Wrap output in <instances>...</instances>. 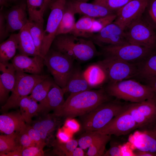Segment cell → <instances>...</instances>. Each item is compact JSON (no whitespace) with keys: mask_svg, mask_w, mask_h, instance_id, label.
I'll use <instances>...</instances> for the list:
<instances>
[{"mask_svg":"<svg viewBox=\"0 0 156 156\" xmlns=\"http://www.w3.org/2000/svg\"><path fill=\"white\" fill-rule=\"evenodd\" d=\"M111 96L103 88L70 94L64 104L54 111L53 114L67 119L80 116L111 101Z\"/></svg>","mask_w":156,"mask_h":156,"instance_id":"1","label":"cell"},{"mask_svg":"<svg viewBox=\"0 0 156 156\" xmlns=\"http://www.w3.org/2000/svg\"><path fill=\"white\" fill-rule=\"evenodd\" d=\"M52 46L53 49L81 62L88 61L98 54L91 39L77 37L70 33L56 36Z\"/></svg>","mask_w":156,"mask_h":156,"instance_id":"2","label":"cell"},{"mask_svg":"<svg viewBox=\"0 0 156 156\" xmlns=\"http://www.w3.org/2000/svg\"><path fill=\"white\" fill-rule=\"evenodd\" d=\"M110 96L133 103H139L155 97L149 86L128 79L109 82L105 89Z\"/></svg>","mask_w":156,"mask_h":156,"instance_id":"3","label":"cell"},{"mask_svg":"<svg viewBox=\"0 0 156 156\" xmlns=\"http://www.w3.org/2000/svg\"><path fill=\"white\" fill-rule=\"evenodd\" d=\"M127 104L118 100L102 103L89 112L80 116L83 129L85 132L100 129L124 111Z\"/></svg>","mask_w":156,"mask_h":156,"instance_id":"4","label":"cell"},{"mask_svg":"<svg viewBox=\"0 0 156 156\" xmlns=\"http://www.w3.org/2000/svg\"><path fill=\"white\" fill-rule=\"evenodd\" d=\"M44 63L55 82L63 89L66 86L73 69L74 60L53 48L44 57Z\"/></svg>","mask_w":156,"mask_h":156,"instance_id":"5","label":"cell"},{"mask_svg":"<svg viewBox=\"0 0 156 156\" xmlns=\"http://www.w3.org/2000/svg\"><path fill=\"white\" fill-rule=\"evenodd\" d=\"M16 75L14 90L5 103L2 106L1 111L2 112L19 107L21 100L31 94L35 86L49 77L47 75L29 74L18 71H16Z\"/></svg>","mask_w":156,"mask_h":156,"instance_id":"6","label":"cell"},{"mask_svg":"<svg viewBox=\"0 0 156 156\" xmlns=\"http://www.w3.org/2000/svg\"><path fill=\"white\" fill-rule=\"evenodd\" d=\"M155 28L142 16L125 30L128 42L153 50L156 49V33Z\"/></svg>","mask_w":156,"mask_h":156,"instance_id":"7","label":"cell"},{"mask_svg":"<svg viewBox=\"0 0 156 156\" xmlns=\"http://www.w3.org/2000/svg\"><path fill=\"white\" fill-rule=\"evenodd\" d=\"M106 57L114 58L135 64L140 63L155 50L130 43L102 47Z\"/></svg>","mask_w":156,"mask_h":156,"instance_id":"8","label":"cell"},{"mask_svg":"<svg viewBox=\"0 0 156 156\" xmlns=\"http://www.w3.org/2000/svg\"><path fill=\"white\" fill-rule=\"evenodd\" d=\"M67 0H53L49 7L51 10L46 28L44 31L40 54L44 57L48 52L56 37L63 16Z\"/></svg>","mask_w":156,"mask_h":156,"instance_id":"9","label":"cell"},{"mask_svg":"<svg viewBox=\"0 0 156 156\" xmlns=\"http://www.w3.org/2000/svg\"><path fill=\"white\" fill-rule=\"evenodd\" d=\"M105 70L109 82H115L136 77L138 69L136 64L111 57L99 61Z\"/></svg>","mask_w":156,"mask_h":156,"instance_id":"10","label":"cell"},{"mask_svg":"<svg viewBox=\"0 0 156 156\" xmlns=\"http://www.w3.org/2000/svg\"><path fill=\"white\" fill-rule=\"evenodd\" d=\"M149 0H132L116 12V17L113 23L125 30L132 23L142 15Z\"/></svg>","mask_w":156,"mask_h":156,"instance_id":"11","label":"cell"},{"mask_svg":"<svg viewBox=\"0 0 156 156\" xmlns=\"http://www.w3.org/2000/svg\"><path fill=\"white\" fill-rule=\"evenodd\" d=\"M137 128L138 125L127 111V107L105 126L95 131L103 135L119 136L127 134Z\"/></svg>","mask_w":156,"mask_h":156,"instance_id":"12","label":"cell"},{"mask_svg":"<svg viewBox=\"0 0 156 156\" xmlns=\"http://www.w3.org/2000/svg\"><path fill=\"white\" fill-rule=\"evenodd\" d=\"M90 39L94 44L102 47L105 45H118L129 43L126 39L124 30L114 23L94 34Z\"/></svg>","mask_w":156,"mask_h":156,"instance_id":"13","label":"cell"},{"mask_svg":"<svg viewBox=\"0 0 156 156\" xmlns=\"http://www.w3.org/2000/svg\"><path fill=\"white\" fill-rule=\"evenodd\" d=\"M12 63L16 71L36 75L42 74L45 65L44 57L40 55L31 57L19 54L12 59Z\"/></svg>","mask_w":156,"mask_h":156,"instance_id":"14","label":"cell"},{"mask_svg":"<svg viewBox=\"0 0 156 156\" xmlns=\"http://www.w3.org/2000/svg\"><path fill=\"white\" fill-rule=\"evenodd\" d=\"M27 5L22 3L12 7L4 14L8 34L20 30L27 23Z\"/></svg>","mask_w":156,"mask_h":156,"instance_id":"15","label":"cell"},{"mask_svg":"<svg viewBox=\"0 0 156 156\" xmlns=\"http://www.w3.org/2000/svg\"><path fill=\"white\" fill-rule=\"evenodd\" d=\"M64 94L62 88L54 82L46 97L39 102L37 114L47 113L60 107L65 101Z\"/></svg>","mask_w":156,"mask_h":156,"instance_id":"16","label":"cell"},{"mask_svg":"<svg viewBox=\"0 0 156 156\" xmlns=\"http://www.w3.org/2000/svg\"><path fill=\"white\" fill-rule=\"evenodd\" d=\"M132 142L138 150L151 152L156 156V127L135 133Z\"/></svg>","mask_w":156,"mask_h":156,"instance_id":"17","label":"cell"},{"mask_svg":"<svg viewBox=\"0 0 156 156\" xmlns=\"http://www.w3.org/2000/svg\"><path fill=\"white\" fill-rule=\"evenodd\" d=\"M70 1L75 14L96 18L116 13L103 6L92 3H89L76 0H70Z\"/></svg>","mask_w":156,"mask_h":156,"instance_id":"18","label":"cell"},{"mask_svg":"<svg viewBox=\"0 0 156 156\" xmlns=\"http://www.w3.org/2000/svg\"><path fill=\"white\" fill-rule=\"evenodd\" d=\"M21 113L12 112L0 116V131L6 134L18 133L25 129L27 125Z\"/></svg>","mask_w":156,"mask_h":156,"instance_id":"19","label":"cell"},{"mask_svg":"<svg viewBox=\"0 0 156 156\" xmlns=\"http://www.w3.org/2000/svg\"><path fill=\"white\" fill-rule=\"evenodd\" d=\"M87 81L84 72L79 67L74 66L66 87L62 89L64 93L70 94L92 89Z\"/></svg>","mask_w":156,"mask_h":156,"instance_id":"20","label":"cell"},{"mask_svg":"<svg viewBox=\"0 0 156 156\" xmlns=\"http://www.w3.org/2000/svg\"><path fill=\"white\" fill-rule=\"evenodd\" d=\"M18 34V50L20 54L29 56H41L36 47L27 24L19 30Z\"/></svg>","mask_w":156,"mask_h":156,"instance_id":"21","label":"cell"},{"mask_svg":"<svg viewBox=\"0 0 156 156\" xmlns=\"http://www.w3.org/2000/svg\"><path fill=\"white\" fill-rule=\"evenodd\" d=\"M0 81L9 92H12L16 83V69L12 63L0 62Z\"/></svg>","mask_w":156,"mask_h":156,"instance_id":"22","label":"cell"},{"mask_svg":"<svg viewBox=\"0 0 156 156\" xmlns=\"http://www.w3.org/2000/svg\"><path fill=\"white\" fill-rule=\"evenodd\" d=\"M84 72L87 81L92 88L102 84L107 79L105 70L98 62L90 66Z\"/></svg>","mask_w":156,"mask_h":156,"instance_id":"23","label":"cell"},{"mask_svg":"<svg viewBox=\"0 0 156 156\" xmlns=\"http://www.w3.org/2000/svg\"><path fill=\"white\" fill-rule=\"evenodd\" d=\"M18 48V34H12L0 44V62L9 61L12 59Z\"/></svg>","mask_w":156,"mask_h":156,"instance_id":"24","label":"cell"},{"mask_svg":"<svg viewBox=\"0 0 156 156\" xmlns=\"http://www.w3.org/2000/svg\"><path fill=\"white\" fill-rule=\"evenodd\" d=\"M75 14L70 1H67L62 20L56 32V36L70 32L76 23Z\"/></svg>","mask_w":156,"mask_h":156,"instance_id":"25","label":"cell"},{"mask_svg":"<svg viewBox=\"0 0 156 156\" xmlns=\"http://www.w3.org/2000/svg\"><path fill=\"white\" fill-rule=\"evenodd\" d=\"M55 117L53 114L52 116L49 115L45 118L36 121L32 126L45 141L48 135L58 125L59 122Z\"/></svg>","mask_w":156,"mask_h":156,"instance_id":"26","label":"cell"},{"mask_svg":"<svg viewBox=\"0 0 156 156\" xmlns=\"http://www.w3.org/2000/svg\"><path fill=\"white\" fill-rule=\"evenodd\" d=\"M138 73L136 78L142 79L156 77V51H154L144 60L137 64Z\"/></svg>","mask_w":156,"mask_h":156,"instance_id":"27","label":"cell"},{"mask_svg":"<svg viewBox=\"0 0 156 156\" xmlns=\"http://www.w3.org/2000/svg\"><path fill=\"white\" fill-rule=\"evenodd\" d=\"M94 18L83 16L75 23L69 33L77 37L90 38L94 34L91 31Z\"/></svg>","mask_w":156,"mask_h":156,"instance_id":"28","label":"cell"},{"mask_svg":"<svg viewBox=\"0 0 156 156\" xmlns=\"http://www.w3.org/2000/svg\"><path fill=\"white\" fill-rule=\"evenodd\" d=\"M134 104L138 110L153 125L156 126V97Z\"/></svg>","mask_w":156,"mask_h":156,"instance_id":"29","label":"cell"},{"mask_svg":"<svg viewBox=\"0 0 156 156\" xmlns=\"http://www.w3.org/2000/svg\"><path fill=\"white\" fill-rule=\"evenodd\" d=\"M19 107L25 122L30 123L32 117L37 114L38 104L29 96H27L21 100Z\"/></svg>","mask_w":156,"mask_h":156,"instance_id":"30","label":"cell"},{"mask_svg":"<svg viewBox=\"0 0 156 156\" xmlns=\"http://www.w3.org/2000/svg\"><path fill=\"white\" fill-rule=\"evenodd\" d=\"M54 83L47 77L35 86L29 96L37 102H40L46 97Z\"/></svg>","mask_w":156,"mask_h":156,"instance_id":"31","label":"cell"},{"mask_svg":"<svg viewBox=\"0 0 156 156\" xmlns=\"http://www.w3.org/2000/svg\"><path fill=\"white\" fill-rule=\"evenodd\" d=\"M127 109L137 124L138 129L144 130L156 127L138 110L134 103L127 104Z\"/></svg>","mask_w":156,"mask_h":156,"instance_id":"32","label":"cell"},{"mask_svg":"<svg viewBox=\"0 0 156 156\" xmlns=\"http://www.w3.org/2000/svg\"><path fill=\"white\" fill-rule=\"evenodd\" d=\"M27 25L36 47L38 51L40 54L44 31L43 24L29 20Z\"/></svg>","mask_w":156,"mask_h":156,"instance_id":"33","label":"cell"},{"mask_svg":"<svg viewBox=\"0 0 156 156\" xmlns=\"http://www.w3.org/2000/svg\"><path fill=\"white\" fill-rule=\"evenodd\" d=\"M17 133L0 135V156L15 149L19 145L17 143Z\"/></svg>","mask_w":156,"mask_h":156,"instance_id":"34","label":"cell"},{"mask_svg":"<svg viewBox=\"0 0 156 156\" xmlns=\"http://www.w3.org/2000/svg\"><path fill=\"white\" fill-rule=\"evenodd\" d=\"M54 152L60 156H71L72 151L78 145V140L71 139L66 142H61L57 140L54 143Z\"/></svg>","mask_w":156,"mask_h":156,"instance_id":"35","label":"cell"},{"mask_svg":"<svg viewBox=\"0 0 156 156\" xmlns=\"http://www.w3.org/2000/svg\"><path fill=\"white\" fill-rule=\"evenodd\" d=\"M111 135H104L103 136L91 145L85 156H104L106 145L110 140Z\"/></svg>","mask_w":156,"mask_h":156,"instance_id":"36","label":"cell"},{"mask_svg":"<svg viewBox=\"0 0 156 156\" xmlns=\"http://www.w3.org/2000/svg\"><path fill=\"white\" fill-rule=\"evenodd\" d=\"M104 135L96 131L85 132L78 140V145L83 150L85 149L102 138Z\"/></svg>","mask_w":156,"mask_h":156,"instance_id":"37","label":"cell"},{"mask_svg":"<svg viewBox=\"0 0 156 156\" xmlns=\"http://www.w3.org/2000/svg\"><path fill=\"white\" fill-rule=\"evenodd\" d=\"M116 17V13L103 17L94 18L92 28V32L93 34L99 32L107 25L114 22Z\"/></svg>","mask_w":156,"mask_h":156,"instance_id":"38","label":"cell"},{"mask_svg":"<svg viewBox=\"0 0 156 156\" xmlns=\"http://www.w3.org/2000/svg\"><path fill=\"white\" fill-rule=\"evenodd\" d=\"M132 0H94L92 3L103 6L109 10L116 12Z\"/></svg>","mask_w":156,"mask_h":156,"instance_id":"39","label":"cell"},{"mask_svg":"<svg viewBox=\"0 0 156 156\" xmlns=\"http://www.w3.org/2000/svg\"><path fill=\"white\" fill-rule=\"evenodd\" d=\"M25 130L36 146L43 149L46 145L45 141L41 138L35 129L32 126L27 125Z\"/></svg>","mask_w":156,"mask_h":156,"instance_id":"40","label":"cell"},{"mask_svg":"<svg viewBox=\"0 0 156 156\" xmlns=\"http://www.w3.org/2000/svg\"><path fill=\"white\" fill-rule=\"evenodd\" d=\"M25 128L17 133V140L19 145L23 147L36 146L26 132Z\"/></svg>","mask_w":156,"mask_h":156,"instance_id":"41","label":"cell"},{"mask_svg":"<svg viewBox=\"0 0 156 156\" xmlns=\"http://www.w3.org/2000/svg\"><path fill=\"white\" fill-rule=\"evenodd\" d=\"M21 156H43V150L36 146L27 147H22L21 150Z\"/></svg>","mask_w":156,"mask_h":156,"instance_id":"42","label":"cell"},{"mask_svg":"<svg viewBox=\"0 0 156 156\" xmlns=\"http://www.w3.org/2000/svg\"><path fill=\"white\" fill-rule=\"evenodd\" d=\"M153 26L156 28V0H149L147 8Z\"/></svg>","mask_w":156,"mask_h":156,"instance_id":"43","label":"cell"},{"mask_svg":"<svg viewBox=\"0 0 156 156\" xmlns=\"http://www.w3.org/2000/svg\"><path fill=\"white\" fill-rule=\"evenodd\" d=\"M64 126L65 128L72 133L78 131L80 128L79 123L73 118H67L65 122Z\"/></svg>","mask_w":156,"mask_h":156,"instance_id":"44","label":"cell"},{"mask_svg":"<svg viewBox=\"0 0 156 156\" xmlns=\"http://www.w3.org/2000/svg\"><path fill=\"white\" fill-rule=\"evenodd\" d=\"M121 147L118 143H112L109 149L105 152L104 156H122Z\"/></svg>","mask_w":156,"mask_h":156,"instance_id":"45","label":"cell"},{"mask_svg":"<svg viewBox=\"0 0 156 156\" xmlns=\"http://www.w3.org/2000/svg\"><path fill=\"white\" fill-rule=\"evenodd\" d=\"M8 35L4 14L2 12L0 14V40L1 41Z\"/></svg>","mask_w":156,"mask_h":156,"instance_id":"46","label":"cell"},{"mask_svg":"<svg viewBox=\"0 0 156 156\" xmlns=\"http://www.w3.org/2000/svg\"><path fill=\"white\" fill-rule=\"evenodd\" d=\"M57 137L58 140L61 142H66L71 139V134L64 129H59Z\"/></svg>","mask_w":156,"mask_h":156,"instance_id":"47","label":"cell"},{"mask_svg":"<svg viewBox=\"0 0 156 156\" xmlns=\"http://www.w3.org/2000/svg\"><path fill=\"white\" fill-rule=\"evenodd\" d=\"M141 80L143 81L145 83V84L151 88L156 97V77H148Z\"/></svg>","mask_w":156,"mask_h":156,"instance_id":"48","label":"cell"},{"mask_svg":"<svg viewBox=\"0 0 156 156\" xmlns=\"http://www.w3.org/2000/svg\"><path fill=\"white\" fill-rule=\"evenodd\" d=\"M9 92L4 87L0 81V103L4 102L8 100V96Z\"/></svg>","mask_w":156,"mask_h":156,"instance_id":"49","label":"cell"},{"mask_svg":"<svg viewBox=\"0 0 156 156\" xmlns=\"http://www.w3.org/2000/svg\"><path fill=\"white\" fill-rule=\"evenodd\" d=\"M134 155L136 156H153L155 155L151 152L140 151L137 150L133 154Z\"/></svg>","mask_w":156,"mask_h":156,"instance_id":"50","label":"cell"},{"mask_svg":"<svg viewBox=\"0 0 156 156\" xmlns=\"http://www.w3.org/2000/svg\"><path fill=\"white\" fill-rule=\"evenodd\" d=\"M85 156L83 149L77 147L74 150L72 153L71 156Z\"/></svg>","mask_w":156,"mask_h":156,"instance_id":"51","label":"cell"},{"mask_svg":"<svg viewBox=\"0 0 156 156\" xmlns=\"http://www.w3.org/2000/svg\"><path fill=\"white\" fill-rule=\"evenodd\" d=\"M51 1L52 0H43V8L44 12L49 6V4Z\"/></svg>","mask_w":156,"mask_h":156,"instance_id":"52","label":"cell"},{"mask_svg":"<svg viewBox=\"0 0 156 156\" xmlns=\"http://www.w3.org/2000/svg\"><path fill=\"white\" fill-rule=\"evenodd\" d=\"M8 2V0H0V6H2L7 5Z\"/></svg>","mask_w":156,"mask_h":156,"instance_id":"53","label":"cell"},{"mask_svg":"<svg viewBox=\"0 0 156 156\" xmlns=\"http://www.w3.org/2000/svg\"><path fill=\"white\" fill-rule=\"evenodd\" d=\"M77 1L81 2H88L90 0H76Z\"/></svg>","mask_w":156,"mask_h":156,"instance_id":"54","label":"cell"},{"mask_svg":"<svg viewBox=\"0 0 156 156\" xmlns=\"http://www.w3.org/2000/svg\"><path fill=\"white\" fill-rule=\"evenodd\" d=\"M16 0H8V1H16Z\"/></svg>","mask_w":156,"mask_h":156,"instance_id":"55","label":"cell"}]
</instances>
